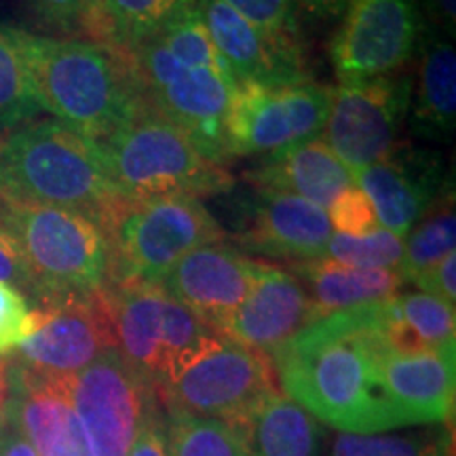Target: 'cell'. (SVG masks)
I'll return each mask as SVG.
<instances>
[{
  "label": "cell",
  "instance_id": "9c48e42d",
  "mask_svg": "<svg viewBox=\"0 0 456 456\" xmlns=\"http://www.w3.org/2000/svg\"><path fill=\"white\" fill-rule=\"evenodd\" d=\"M277 391L281 389L271 357L218 336L159 393V403L241 427Z\"/></svg>",
  "mask_w": 456,
  "mask_h": 456
},
{
  "label": "cell",
  "instance_id": "ba28073f",
  "mask_svg": "<svg viewBox=\"0 0 456 456\" xmlns=\"http://www.w3.org/2000/svg\"><path fill=\"white\" fill-rule=\"evenodd\" d=\"M102 232L110 249L108 283L159 285L188 252L226 241V232L201 199L191 197L157 201L123 199L108 216Z\"/></svg>",
  "mask_w": 456,
  "mask_h": 456
},
{
  "label": "cell",
  "instance_id": "3957f363",
  "mask_svg": "<svg viewBox=\"0 0 456 456\" xmlns=\"http://www.w3.org/2000/svg\"><path fill=\"white\" fill-rule=\"evenodd\" d=\"M28 64L41 110L95 142L146 110L131 53L98 41L26 34Z\"/></svg>",
  "mask_w": 456,
  "mask_h": 456
},
{
  "label": "cell",
  "instance_id": "b9f144b4",
  "mask_svg": "<svg viewBox=\"0 0 456 456\" xmlns=\"http://www.w3.org/2000/svg\"><path fill=\"white\" fill-rule=\"evenodd\" d=\"M305 3L319 15H338L342 9L349 7L351 0H305Z\"/></svg>",
  "mask_w": 456,
  "mask_h": 456
},
{
  "label": "cell",
  "instance_id": "ab89813d",
  "mask_svg": "<svg viewBox=\"0 0 456 456\" xmlns=\"http://www.w3.org/2000/svg\"><path fill=\"white\" fill-rule=\"evenodd\" d=\"M0 456H38L26 436L17 429L7 416V423L0 427Z\"/></svg>",
  "mask_w": 456,
  "mask_h": 456
},
{
  "label": "cell",
  "instance_id": "7bdbcfd3",
  "mask_svg": "<svg viewBox=\"0 0 456 456\" xmlns=\"http://www.w3.org/2000/svg\"><path fill=\"white\" fill-rule=\"evenodd\" d=\"M436 3V11L440 13L442 21L446 26H450V32L454 30V17H456V7L454 0H433Z\"/></svg>",
  "mask_w": 456,
  "mask_h": 456
},
{
  "label": "cell",
  "instance_id": "d6986e66",
  "mask_svg": "<svg viewBox=\"0 0 456 456\" xmlns=\"http://www.w3.org/2000/svg\"><path fill=\"white\" fill-rule=\"evenodd\" d=\"M380 391L397 427L442 425L454 410V353L385 351L376 363Z\"/></svg>",
  "mask_w": 456,
  "mask_h": 456
},
{
  "label": "cell",
  "instance_id": "8d00e7d4",
  "mask_svg": "<svg viewBox=\"0 0 456 456\" xmlns=\"http://www.w3.org/2000/svg\"><path fill=\"white\" fill-rule=\"evenodd\" d=\"M416 288L423 289V294H429L433 298L456 305V256L454 252L442 258L437 265H433L429 271L420 273L412 281Z\"/></svg>",
  "mask_w": 456,
  "mask_h": 456
},
{
  "label": "cell",
  "instance_id": "e575fe53",
  "mask_svg": "<svg viewBox=\"0 0 456 456\" xmlns=\"http://www.w3.org/2000/svg\"><path fill=\"white\" fill-rule=\"evenodd\" d=\"M326 212L334 232H342V235L362 237L379 228L372 203L357 186L349 188L345 195L336 199Z\"/></svg>",
  "mask_w": 456,
  "mask_h": 456
},
{
  "label": "cell",
  "instance_id": "4dcf8cb0",
  "mask_svg": "<svg viewBox=\"0 0 456 456\" xmlns=\"http://www.w3.org/2000/svg\"><path fill=\"white\" fill-rule=\"evenodd\" d=\"M452 437L442 425L410 433H340L330 456H452Z\"/></svg>",
  "mask_w": 456,
  "mask_h": 456
},
{
  "label": "cell",
  "instance_id": "7a4b0ae2",
  "mask_svg": "<svg viewBox=\"0 0 456 456\" xmlns=\"http://www.w3.org/2000/svg\"><path fill=\"white\" fill-rule=\"evenodd\" d=\"M146 106L195 142L209 161L224 165L226 117L237 83L216 51L197 0L131 53Z\"/></svg>",
  "mask_w": 456,
  "mask_h": 456
},
{
  "label": "cell",
  "instance_id": "52a82bcc",
  "mask_svg": "<svg viewBox=\"0 0 456 456\" xmlns=\"http://www.w3.org/2000/svg\"><path fill=\"white\" fill-rule=\"evenodd\" d=\"M102 298L114 349L157 397L220 336L157 283H108Z\"/></svg>",
  "mask_w": 456,
  "mask_h": 456
},
{
  "label": "cell",
  "instance_id": "d4e9b609",
  "mask_svg": "<svg viewBox=\"0 0 456 456\" xmlns=\"http://www.w3.org/2000/svg\"><path fill=\"white\" fill-rule=\"evenodd\" d=\"M192 3L195 0H95L85 15L81 30L89 34V41L134 53Z\"/></svg>",
  "mask_w": 456,
  "mask_h": 456
},
{
  "label": "cell",
  "instance_id": "ac0fdd59",
  "mask_svg": "<svg viewBox=\"0 0 456 456\" xmlns=\"http://www.w3.org/2000/svg\"><path fill=\"white\" fill-rule=\"evenodd\" d=\"M332 232L326 209L288 192L256 191L235 241L245 252L292 265L323 258Z\"/></svg>",
  "mask_w": 456,
  "mask_h": 456
},
{
  "label": "cell",
  "instance_id": "484cf974",
  "mask_svg": "<svg viewBox=\"0 0 456 456\" xmlns=\"http://www.w3.org/2000/svg\"><path fill=\"white\" fill-rule=\"evenodd\" d=\"M387 342L397 353H454V306L429 294H395L380 302Z\"/></svg>",
  "mask_w": 456,
  "mask_h": 456
},
{
  "label": "cell",
  "instance_id": "e0dca14e",
  "mask_svg": "<svg viewBox=\"0 0 456 456\" xmlns=\"http://www.w3.org/2000/svg\"><path fill=\"white\" fill-rule=\"evenodd\" d=\"M313 322H317L315 305L300 279L265 265L254 288L222 326L220 336L271 357Z\"/></svg>",
  "mask_w": 456,
  "mask_h": 456
},
{
  "label": "cell",
  "instance_id": "f546056e",
  "mask_svg": "<svg viewBox=\"0 0 456 456\" xmlns=\"http://www.w3.org/2000/svg\"><path fill=\"white\" fill-rule=\"evenodd\" d=\"M456 214L454 195L442 192L433 208L403 237V260L399 266L403 281L412 283L420 273L429 271L442 258L454 252Z\"/></svg>",
  "mask_w": 456,
  "mask_h": 456
},
{
  "label": "cell",
  "instance_id": "cb8c5ba5",
  "mask_svg": "<svg viewBox=\"0 0 456 456\" xmlns=\"http://www.w3.org/2000/svg\"><path fill=\"white\" fill-rule=\"evenodd\" d=\"M237 429L248 456H317L322 446L315 416L281 391L266 397Z\"/></svg>",
  "mask_w": 456,
  "mask_h": 456
},
{
  "label": "cell",
  "instance_id": "1f68e13d",
  "mask_svg": "<svg viewBox=\"0 0 456 456\" xmlns=\"http://www.w3.org/2000/svg\"><path fill=\"white\" fill-rule=\"evenodd\" d=\"M323 258L351 269H397L403 260V237L376 228L362 237L332 232Z\"/></svg>",
  "mask_w": 456,
  "mask_h": 456
},
{
  "label": "cell",
  "instance_id": "6da1fadb",
  "mask_svg": "<svg viewBox=\"0 0 456 456\" xmlns=\"http://www.w3.org/2000/svg\"><path fill=\"white\" fill-rule=\"evenodd\" d=\"M380 302L332 313L271 355L279 389L342 433L397 429L376 363L389 351Z\"/></svg>",
  "mask_w": 456,
  "mask_h": 456
},
{
  "label": "cell",
  "instance_id": "5b68a950",
  "mask_svg": "<svg viewBox=\"0 0 456 456\" xmlns=\"http://www.w3.org/2000/svg\"><path fill=\"white\" fill-rule=\"evenodd\" d=\"M0 222L20 245L37 309L91 298L106 288L110 249L102 228L87 216L0 195Z\"/></svg>",
  "mask_w": 456,
  "mask_h": 456
},
{
  "label": "cell",
  "instance_id": "ffe728a7",
  "mask_svg": "<svg viewBox=\"0 0 456 456\" xmlns=\"http://www.w3.org/2000/svg\"><path fill=\"white\" fill-rule=\"evenodd\" d=\"M197 9L237 85L273 87L309 81L302 51L271 41L222 0H197Z\"/></svg>",
  "mask_w": 456,
  "mask_h": 456
},
{
  "label": "cell",
  "instance_id": "4316f807",
  "mask_svg": "<svg viewBox=\"0 0 456 456\" xmlns=\"http://www.w3.org/2000/svg\"><path fill=\"white\" fill-rule=\"evenodd\" d=\"M456 121V55L444 38L425 45L414 94V127L429 140H448Z\"/></svg>",
  "mask_w": 456,
  "mask_h": 456
},
{
  "label": "cell",
  "instance_id": "836d02e7",
  "mask_svg": "<svg viewBox=\"0 0 456 456\" xmlns=\"http://www.w3.org/2000/svg\"><path fill=\"white\" fill-rule=\"evenodd\" d=\"M34 330V309L24 294L0 283V357L9 355Z\"/></svg>",
  "mask_w": 456,
  "mask_h": 456
},
{
  "label": "cell",
  "instance_id": "60d3db41",
  "mask_svg": "<svg viewBox=\"0 0 456 456\" xmlns=\"http://www.w3.org/2000/svg\"><path fill=\"white\" fill-rule=\"evenodd\" d=\"M9 397H11V383H9V362L0 357V427L7 423L9 412Z\"/></svg>",
  "mask_w": 456,
  "mask_h": 456
},
{
  "label": "cell",
  "instance_id": "7402d4cb",
  "mask_svg": "<svg viewBox=\"0 0 456 456\" xmlns=\"http://www.w3.org/2000/svg\"><path fill=\"white\" fill-rule=\"evenodd\" d=\"M245 180L256 191L288 192L322 209H328L355 186L351 169L334 155L323 138L266 155L245 174Z\"/></svg>",
  "mask_w": 456,
  "mask_h": 456
},
{
  "label": "cell",
  "instance_id": "9a60e30c",
  "mask_svg": "<svg viewBox=\"0 0 456 456\" xmlns=\"http://www.w3.org/2000/svg\"><path fill=\"white\" fill-rule=\"evenodd\" d=\"M265 262L248 258L224 241L188 252L161 279V288L216 334L254 288Z\"/></svg>",
  "mask_w": 456,
  "mask_h": 456
},
{
  "label": "cell",
  "instance_id": "5bb4252c",
  "mask_svg": "<svg viewBox=\"0 0 456 456\" xmlns=\"http://www.w3.org/2000/svg\"><path fill=\"white\" fill-rule=\"evenodd\" d=\"M114 349L102 292L34 309V330L13 351L17 366L49 379H70Z\"/></svg>",
  "mask_w": 456,
  "mask_h": 456
},
{
  "label": "cell",
  "instance_id": "2e32d148",
  "mask_svg": "<svg viewBox=\"0 0 456 456\" xmlns=\"http://www.w3.org/2000/svg\"><path fill=\"white\" fill-rule=\"evenodd\" d=\"M353 180L372 203L376 220L397 237H406L448 186L442 159L408 146L353 171Z\"/></svg>",
  "mask_w": 456,
  "mask_h": 456
},
{
  "label": "cell",
  "instance_id": "f35d334b",
  "mask_svg": "<svg viewBox=\"0 0 456 456\" xmlns=\"http://www.w3.org/2000/svg\"><path fill=\"white\" fill-rule=\"evenodd\" d=\"M161 416L152 420V423H148L144 429L140 431L138 440L134 442V446H131L127 456H167L161 431Z\"/></svg>",
  "mask_w": 456,
  "mask_h": 456
},
{
  "label": "cell",
  "instance_id": "4fadbf2b",
  "mask_svg": "<svg viewBox=\"0 0 456 456\" xmlns=\"http://www.w3.org/2000/svg\"><path fill=\"white\" fill-rule=\"evenodd\" d=\"M420 20L414 0H351L332 41L342 83L389 77L412 57Z\"/></svg>",
  "mask_w": 456,
  "mask_h": 456
},
{
  "label": "cell",
  "instance_id": "74e56055",
  "mask_svg": "<svg viewBox=\"0 0 456 456\" xmlns=\"http://www.w3.org/2000/svg\"><path fill=\"white\" fill-rule=\"evenodd\" d=\"M37 9L53 24L64 28H81L85 15L95 0H32Z\"/></svg>",
  "mask_w": 456,
  "mask_h": 456
},
{
  "label": "cell",
  "instance_id": "44dd1931",
  "mask_svg": "<svg viewBox=\"0 0 456 456\" xmlns=\"http://www.w3.org/2000/svg\"><path fill=\"white\" fill-rule=\"evenodd\" d=\"M9 419L38 456H94L74 414L66 379H49L9 363Z\"/></svg>",
  "mask_w": 456,
  "mask_h": 456
},
{
  "label": "cell",
  "instance_id": "d590c367",
  "mask_svg": "<svg viewBox=\"0 0 456 456\" xmlns=\"http://www.w3.org/2000/svg\"><path fill=\"white\" fill-rule=\"evenodd\" d=\"M0 283L24 294L28 302L34 300V283L30 273H28L26 260L15 237L11 235L3 222H0Z\"/></svg>",
  "mask_w": 456,
  "mask_h": 456
},
{
  "label": "cell",
  "instance_id": "8fae6325",
  "mask_svg": "<svg viewBox=\"0 0 456 456\" xmlns=\"http://www.w3.org/2000/svg\"><path fill=\"white\" fill-rule=\"evenodd\" d=\"M332 91L311 81L237 85L226 117L228 157L273 155L322 138Z\"/></svg>",
  "mask_w": 456,
  "mask_h": 456
},
{
  "label": "cell",
  "instance_id": "30bf717a",
  "mask_svg": "<svg viewBox=\"0 0 456 456\" xmlns=\"http://www.w3.org/2000/svg\"><path fill=\"white\" fill-rule=\"evenodd\" d=\"M66 383L94 456H127L140 431L163 412L157 391L117 349L102 353Z\"/></svg>",
  "mask_w": 456,
  "mask_h": 456
},
{
  "label": "cell",
  "instance_id": "8992f818",
  "mask_svg": "<svg viewBox=\"0 0 456 456\" xmlns=\"http://www.w3.org/2000/svg\"><path fill=\"white\" fill-rule=\"evenodd\" d=\"M100 144L112 184L125 201L201 199L232 188L222 165L209 161L184 131L151 108Z\"/></svg>",
  "mask_w": 456,
  "mask_h": 456
},
{
  "label": "cell",
  "instance_id": "83f0119b",
  "mask_svg": "<svg viewBox=\"0 0 456 456\" xmlns=\"http://www.w3.org/2000/svg\"><path fill=\"white\" fill-rule=\"evenodd\" d=\"M26 34L20 28L0 26V127L15 129L30 123L38 112Z\"/></svg>",
  "mask_w": 456,
  "mask_h": 456
},
{
  "label": "cell",
  "instance_id": "7c38bea8",
  "mask_svg": "<svg viewBox=\"0 0 456 456\" xmlns=\"http://www.w3.org/2000/svg\"><path fill=\"white\" fill-rule=\"evenodd\" d=\"M412 104L410 77H380L342 83L332 91L323 142L353 171L383 161L395 151L397 135Z\"/></svg>",
  "mask_w": 456,
  "mask_h": 456
},
{
  "label": "cell",
  "instance_id": "603a6c76",
  "mask_svg": "<svg viewBox=\"0 0 456 456\" xmlns=\"http://www.w3.org/2000/svg\"><path fill=\"white\" fill-rule=\"evenodd\" d=\"M288 269L309 292L317 319L383 302L406 283L397 269H351L326 258L292 262Z\"/></svg>",
  "mask_w": 456,
  "mask_h": 456
},
{
  "label": "cell",
  "instance_id": "d6a6232c",
  "mask_svg": "<svg viewBox=\"0 0 456 456\" xmlns=\"http://www.w3.org/2000/svg\"><path fill=\"white\" fill-rule=\"evenodd\" d=\"M283 47L302 51L294 0H222Z\"/></svg>",
  "mask_w": 456,
  "mask_h": 456
},
{
  "label": "cell",
  "instance_id": "f1b7e54d",
  "mask_svg": "<svg viewBox=\"0 0 456 456\" xmlns=\"http://www.w3.org/2000/svg\"><path fill=\"white\" fill-rule=\"evenodd\" d=\"M161 431L167 456H248L241 431L209 416L163 408Z\"/></svg>",
  "mask_w": 456,
  "mask_h": 456
},
{
  "label": "cell",
  "instance_id": "277c9868",
  "mask_svg": "<svg viewBox=\"0 0 456 456\" xmlns=\"http://www.w3.org/2000/svg\"><path fill=\"white\" fill-rule=\"evenodd\" d=\"M0 195L72 209L100 228L123 201L100 142L55 118L20 125L0 142Z\"/></svg>",
  "mask_w": 456,
  "mask_h": 456
}]
</instances>
